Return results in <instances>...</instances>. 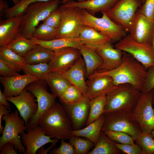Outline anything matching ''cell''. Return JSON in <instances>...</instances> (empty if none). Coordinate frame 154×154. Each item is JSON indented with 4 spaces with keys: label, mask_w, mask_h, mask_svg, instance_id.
<instances>
[{
    "label": "cell",
    "mask_w": 154,
    "mask_h": 154,
    "mask_svg": "<svg viewBox=\"0 0 154 154\" xmlns=\"http://www.w3.org/2000/svg\"><path fill=\"white\" fill-rule=\"evenodd\" d=\"M147 72V70L141 63L129 53L123 51L121 63L118 67L108 72H94L88 78L108 75L112 78L116 86L129 84L142 92Z\"/></svg>",
    "instance_id": "obj_1"
},
{
    "label": "cell",
    "mask_w": 154,
    "mask_h": 154,
    "mask_svg": "<svg viewBox=\"0 0 154 154\" xmlns=\"http://www.w3.org/2000/svg\"><path fill=\"white\" fill-rule=\"evenodd\" d=\"M39 125L46 135L64 140L72 135L70 122L62 105L56 103L45 114Z\"/></svg>",
    "instance_id": "obj_2"
},
{
    "label": "cell",
    "mask_w": 154,
    "mask_h": 154,
    "mask_svg": "<svg viewBox=\"0 0 154 154\" xmlns=\"http://www.w3.org/2000/svg\"><path fill=\"white\" fill-rule=\"evenodd\" d=\"M60 2L59 0H54L37 2L30 5L22 16L19 32L27 38L30 39L33 37L39 23L58 9Z\"/></svg>",
    "instance_id": "obj_3"
},
{
    "label": "cell",
    "mask_w": 154,
    "mask_h": 154,
    "mask_svg": "<svg viewBox=\"0 0 154 154\" xmlns=\"http://www.w3.org/2000/svg\"><path fill=\"white\" fill-rule=\"evenodd\" d=\"M141 92L127 83L120 84L106 94L104 113L123 110H132Z\"/></svg>",
    "instance_id": "obj_4"
},
{
    "label": "cell",
    "mask_w": 154,
    "mask_h": 154,
    "mask_svg": "<svg viewBox=\"0 0 154 154\" xmlns=\"http://www.w3.org/2000/svg\"><path fill=\"white\" fill-rule=\"evenodd\" d=\"M131 111L123 110L104 113L105 119L102 131L125 132L135 140L142 132L139 125L133 118Z\"/></svg>",
    "instance_id": "obj_5"
},
{
    "label": "cell",
    "mask_w": 154,
    "mask_h": 154,
    "mask_svg": "<svg viewBox=\"0 0 154 154\" xmlns=\"http://www.w3.org/2000/svg\"><path fill=\"white\" fill-rule=\"evenodd\" d=\"M46 83L44 80L39 79L28 85L25 89L31 92L36 98L38 110L25 125L27 131L38 125L45 114L56 103L57 97L47 90Z\"/></svg>",
    "instance_id": "obj_6"
},
{
    "label": "cell",
    "mask_w": 154,
    "mask_h": 154,
    "mask_svg": "<svg viewBox=\"0 0 154 154\" xmlns=\"http://www.w3.org/2000/svg\"><path fill=\"white\" fill-rule=\"evenodd\" d=\"M101 17L98 18L81 9L80 17L84 25L91 27L109 38L112 42H117L125 36L126 31L121 26L116 24L107 15L106 12H101Z\"/></svg>",
    "instance_id": "obj_7"
},
{
    "label": "cell",
    "mask_w": 154,
    "mask_h": 154,
    "mask_svg": "<svg viewBox=\"0 0 154 154\" xmlns=\"http://www.w3.org/2000/svg\"><path fill=\"white\" fill-rule=\"evenodd\" d=\"M2 119L5 121V126L0 138V149L6 143L10 142L15 146V150L21 153L25 152L26 149L23 145L20 135L27 131L25 123L17 109L4 116Z\"/></svg>",
    "instance_id": "obj_8"
},
{
    "label": "cell",
    "mask_w": 154,
    "mask_h": 154,
    "mask_svg": "<svg viewBox=\"0 0 154 154\" xmlns=\"http://www.w3.org/2000/svg\"><path fill=\"white\" fill-rule=\"evenodd\" d=\"M153 90L141 92L131 111L132 116L139 125L142 132L149 134L154 129V109L152 106Z\"/></svg>",
    "instance_id": "obj_9"
},
{
    "label": "cell",
    "mask_w": 154,
    "mask_h": 154,
    "mask_svg": "<svg viewBox=\"0 0 154 154\" xmlns=\"http://www.w3.org/2000/svg\"><path fill=\"white\" fill-rule=\"evenodd\" d=\"M115 48L130 54L141 63L147 70L154 66V50L152 45L136 42L129 34L117 42Z\"/></svg>",
    "instance_id": "obj_10"
},
{
    "label": "cell",
    "mask_w": 154,
    "mask_h": 154,
    "mask_svg": "<svg viewBox=\"0 0 154 154\" xmlns=\"http://www.w3.org/2000/svg\"><path fill=\"white\" fill-rule=\"evenodd\" d=\"M59 7L61 12V19L56 38H77L84 25L80 17L81 9L62 4Z\"/></svg>",
    "instance_id": "obj_11"
},
{
    "label": "cell",
    "mask_w": 154,
    "mask_h": 154,
    "mask_svg": "<svg viewBox=\"0 0 154 154\" xmlns=\"http://www.w3.org/2000/svg\"><path fill=\"white\" fill-rule=\"evenodd\" d=\"M142 3L141 0H119L106 13L112 21L121 26L127 32H129L135 14Z\"/></svg>",
    "instance_id": "obj_12"
},
{
    "label": "cell",
    "mask_w": 154,
    "mask_h": 154,
    "mask_svg": "<svg viewBox=\"0 0 154 154\" xmlns=\"http://www.w3.org/2000/svg\"><path fill=\"white\" fill-rule=\"evenodd\" d=\"M90 100L84 95L81 99L75 102L62 104L70 122L72 130L80 129L86 125L90 110Z\"/></svg>",
    "instance_id": "obj_13"
},
{
    "label": "cell",
    "mask_w": 154,
    "mask_h": 154,
    "mask_svg": "<svg viewBox=\"0 0 154 154\" xmlns=\"http://www.w3.org/2000/svg\"><path fill=\"white\" fill-rule=\"evenodd\" d=\"M129 32L136 42L152 45L154 35V20L150 19L137 11Z\"/></svg>",
    "instance_id": "obj_14"
},
{
    "label": "cell",
    "mask_w": 154,
    "mask_h": 154,
    "mask_svg": "<svg viewBox=\"0 0 154 154\" xmlns=\"http://www.w3.org/2000/svg\"><path fill=\"white\" fill-rule=\"evenodd\" d=\"M86 45L94 48L103 60L102 65L94 72H102L112 70L121 64L123 51L114 48L112 43Z\"/></svg>",
    "instance_id": "obj_15"
},
{
    "label": "cell",
    "mask_w": 154,
    "mask_h": 154,
    "mask_svg": "<svg viewBox=\"0 0 154 154\" xmlns=\"http://www.w3.org/2000/svg\"><path fill=\"white\" fill-rule=\"evenodd\" d=\"M79 49L69 47L54 52V56L48 63L51 72H64L70 68L81 57Z\"/></svg>",
    "instance_id": "obj_16"
},
{
    "label": "cell",
    "mask_w": 154,
    "mask_h": 154,
    "mask_svg": "<svg viewBox=\"0 0 154 154\" xmlns=\"http://www.w3.org/2000/svg\"><path fill=\"white\" fill-rule=\"evenodd\" d=\"M35 98L31 92L25 88L17 96L7 98L8 101L16 107L25 125L37 111L38 104L35 102Z\"/></svg>",
    "instance_id": "obj_17"
},
{
    "label": "cell",
    "mask_w": 154,
    "mask_h": 154,
    "mask_svg": "<svg viewBox=\"0 0 154 154\" xmlns=\"http://www.w3.org/2000/svg\"><path fill=\"white\" fill-rule=\"evenodd\" d=\"M44 133L38 125L21 135L23 145L26 147L24 154H36L38 150L44 145L55 141L58 138L51 139Z\"/></svg>",
    "instance_id": "obj_18"
},
{
    "label": "cell",
    "mask_w": 154,
    "mask_h": 154,
    "mask_svg": "<svg viewBox=\"0 0 154 154\" xmlns=\"http://www.w3.org/2000/svg\"><path fill=\"white\" fill-rule=\"evenodd\" d=\"M39 79L36 76L25 74L0 78V82L4 88L3 93L6 98L20 94L25 88L33 82Z\"/></svg>",
    "instance_id": "obj_19"
},
{
    "label": "cell",
    "mask_w": 154,
    "mask_h": 154,
    "mask_svg": "<svg viewBox=\"0 0 154 154\" xmlns=\"http://www.w3.org/2000/svg\"><path fill=\"white\" fill-rule=\"evenodd\" d=\"M86 66L83 58H79L68 69L59 73L65 77L70 84L79 89L86 95L88 86L85 80Z\"/></svg>",
    "instance_id": "obj_20"
},
{
    "label": "cell",
    "mask_w": 154,
    "mask_h": 154,
    "mask_svg": "<svg viewBox=\"0 0 154 154\" xmlns=\"http://www.w3.org/2000/svg\"><path fill=\"white\" fill-rule=\"evenodd\" d=\"M86 81L88 91L86 96L90 100L103 94H106L116 88L112 78L108 75L96 76Z\"/></svg>",
    "instance_id": "obj_21"
},
{
    "label": "cell",
    "mask_w": 154,
    "mask_h": 154,
    "mask_svg": "<svg viewBox=\"0 0 154 154\" xmlns=\"http://www.w3.org/2000/svg\"><path fill=\"white\" fill-rule=\"evenodd\" d=\"M119 0H86L76 2L70 0L62 4L68 6H73L85 9L94 16L96 13L106 12L110 9Z\"/></svg>",
    "instance_id": "obj_22"
},
{
    "label": "cell",
    "mask_w": 154,
    "mask_h": 154,
    "mask_svg": "<svg viewBox=\"0 0 154 154\" xmlns=\"http://www.w3.org/2000/svg\"><path fill=\"white\" fill-rule=\"evenodd\" d=\"M22 16L7 18L0 22V46L7 45L19 32Z\"/></svg>",
    "instance_id": "obj_23"
},
{
    "label": "cell",
    "mask_w": 154,
    "mask_h": 154,
    "mask_svg": "<svg viewBox=\"0 0 154 154\" xmlns=\"http://www.w3.org/2000/svg\"><path fill=\"white\" fill-rule=\"evenodd\" d=\"M79 49L85 65V77L88 78L102 65L103 60L95 50L91 47L82 44Z\"/></svg>",
    "instance_id": "obj_24"
},
{
    "label": "cell",
    "mask_w": 154,
    "mask_h": 154,
    "mask_svg": "<svg viewBox=\"0 0 154 154\" xmlns=\"http://www.w3.org/2000/svg\"><path fill=\"white\" fill-rule=\"evenodd\" d=\"M77 38L82 44L86 45L112 43L111 40L109 38L93 28L85 25L80 29Z\"/></svg>",
    "instance_id": "obj_25"
},
{
    "label": "cell",
    "mask_w": 154,
    "mask_h": 154,
    "mask_svg": "<svg viewBox=\"0 0 154 154\" xmlns=\"http://www.w3.org/2000/svg\"><path fill=\"white\" fill-rule=\"evenodd\" d=\"M30 40L35 44L41 45L54 52L69 47L79 49L82 44L77 38H57L50 40L43 41L33 37Z\"/></svg>",
    "instance_id": "obj_26"
},
{
    "label": "cell",
    "mask_w": 154,
    "mask_h": 154,
    "mask_svg": "<svg viewBox=\"0 0 154 154\" xmlns=\"http://www.w3.org/2000/svg\"><path fill=\"white\" fill-rule=\"evenodd\" d=\"M105 119L104 113L98 119L85 127L77 130H72L71 135L87 138L93 142L95 145L98 141Z\"/></svg>",
    "instance_id": "obj_27"
},
{
    "label": "cell",
    "mask_w": 154,
    "mask_h": 154,
    "mask_svg": "<svg viewBox=\"0 0 154 154\" xmlns=\"http://www.w3.org/2000/svg\"><path fill=\"white\" fill-rule=\"evenodd\" d=\"M54 54V51L37 44L29 51L23 57L27 64L48 63L52 58Z\"/></svg>",
    "instance_id": "obj_28"
},
{
    "label": "cell",
    "mask_w": 154,
    "mask_h": 154,
    "mask_svg": "<svg viewBox=\"0 0 154 154\" xmlns=\"http://www.w3.org/2000/svg\"><path fill=\"white\" fill-rule=\"evenodd\" d=\"M117 142L109 138L102 131L95 147L88 154H120L123 152L116 146Z\"/></svg>",
    "instance_id": "obj_29"
},
{
    "label": "cell",
    "mask_w": 154,
    "mask_h": 154,
    "mask_svg": "<svg viewBox=\"0 0 154 154\" xmlns=\"http://www.w3.org/2000/svg\"><path fill=\"white\" fill-rule=\"evenodd\" d=\"M52 93L59 97L64 90L71 85L68 80L58 72H51L45 80Z\"/></svg>",
    "instance_id": "obj_30"
},
{
    "label": "cell",
    "mask_w": 154,
    "mask_h": 154,
    "mask_svg": "<svg viewBox=\"0 0 154 154\" xmlns=\"http://www.w3.org/2000/svg\"><path fill=\"white\" fill-rule=\"evenodd\" d=\"M0 59L17 72L22 70L27 64L24 57L12 50L7 45L0 46Z\"/></svg>",
    "instance_id": "obj_31"
},
{
    "label": "cell",
    "mask_w": 154,
    "mask_h": 154,
    "mask_svg": "<svg viewBox=\"0 0 154 154\" xmlns=\"http://www.w3.org/2000/svg\"><path fill=\"white\" fill-rule=\"evenodd\" d=\"M37 44L25 37L18 32L12 40L7 45L17 54L24 57L27 52Z\"/></svg>",
    "instance_id": "obj_32"
},
{
    "label": "cell",
    "mask_w": 154,
    "mask_h": 154,
    "mask_svg": "<svg viewBox=\"0 0 154 154\" xmlns=\"http://www.w3.org/2000/svg\"><path fill=\"white\" fill-rule=\"evenodd\" d=\"M106 94H103L90 100V110L86 125L98 119L104 113Z\"/></svg>",
    "instance_id": "obj_33"
},
{
    "label": "cell",
    "mask_w": 154,
    "mask_h": 154,
    "mask_svg": "<svg viewBox=\"0 0 154 154\" xmlns=\"http://www.w3.org/2000/svg\"><path fill=\"white\" fill-rule=\"evenodd\" d=\"M22 70L25 74L34 76L44 80L51 72L48 63L26 64Z\"/></svg>",
    "instance_id": "obj_34"
},
{
    "label": "cell",
    "mask_w": 154,
    "mask_h": 154,
    "mask_svg": "<svg viewBox=\"0 0 154 154\" xmlns=\"http://www.w3.org/2000/svg\"><path fill=\"white\" fill-rule=\"evenodd\" d=\"M54 0H20L17 4L5 11V15L6 18L22 16L28 7L33 3L39 2H48Z\"/></svg>",
    "instance_id": "obj_35"
},
{
    "label": "cell",
    "mask_w": 154,
    "mask_h": 154,
    "mask_svg": "<svg viewBox=\"0 0 154 154\" xmlns=\"http://www.w3.org/2000/svg\"><path fill=\"white\" fill-rule=\"evenodd\" d=\"M69 139L74 148L75 154H87L95 146L93 142L85 138L72 135Z\"/></svg>",
    "instance_id": "obj_36"
},
{
    "label": "cell",
    "mask_w": 154,
    "mask_h": 154,
    "mask_svg": "<svg viewBox=\"0 0 154 154\" xmlns=\"http://www.w3.org/2000/svg\"><path fill=\"white\" fill-rule=\"evenodd\" d=\"M58 28L42 23L35 30L33 37L39 40L48 41L56 38Z\"/></svg>",
    "instance_id": "obj_37"
},
{
    "label": "cell",
    "mask_w": 154,
    "mask_h": 154,
    "mask_svg": "<svg viewBox=\"0 0 154 154\" xmlns=\"http://www.w3.org/2000/svg\"><path fill=\"white\" fill-rule=\"evenodd\" d=\"M84 95L79 89L71 84L64 90L59 98L62 104H70L79 100Z\"/></svg>",
    "instance_id": "obj_38"
},
{
    "label": "cell",
    "mask_w": 154,
    "mask_h": 154,
    "mask_svg": "<svg viewBox=\"0 0 154 154\" xmlns=\"http://www.w3.org/2000/svg\"><path fill=\"white\" fill-rule=\"evenodd\" d=\"M135 141L141 148L142 154L154 153V138L151 134L142 132Z\"/></svg>",
    "instance_id": "obj_39"
},
{
    "label": "cell",
    "mask_w": 154,
    "mask_h": 154,
    "mask_svg": "<svg viewBox=\"0 0 154 154\" xmlns=\"http://www.w3.org/2000/svg\"><path fill=\"white\" fill-rule=\"evenodd\" d=\"M103 131L109 138L117 143L123 144L135 143V140L126 133L109 130Z\"/></svg>",
    "instance_id": "obj_40"
},
{
    "label": "cell",
    "mask_w": 154,
    "mask_h": 154,
    "mask_svg": "<svg viewBox=\"0 0 154 154\" xmlns=\"http://www.w3.org/2000/svg\"><path fill=\"white\" fill-rule=\"evenodd\" d=\"M61 19V12L59 7L51 13L42 21V23L51 27L58 28Z\"/></svg>",
    "instance_id": "obj_41"
},
{
    "label": "cell",
    "mask_w": 154,
    "mask_h": 154,
    "mask_svg": "<svg viewBox=\"0 0 154 154\" xmlns=\"http://www.w3.org/2000/svg\"><path fill=\"white\" fill-rule=\"evenodd\" d=\"M137 11L148 19L154 20V0H145Z\"/></svg>",
    "instance_id": "obj_42"
},
{
    "label": "cell",
    "mask_w": 154,
    "mask_h": 154,
    "mask_svg": "<svg viewBox=\"0 0 154 154\" xmlns=\"http://www.w3.org/2000/svg\"><path fill=\"white\" fill-rule=\"evenodd\" d=\"M50 154H75L74 148L70 142H67L64 140L61 139L60 146L50 151Z\"/></svg>",
    "instance_id": "obj_43"
},
{
    "label": "cell",
    "mask_w": 154,
    "mask_h": 154,
    "mask_svg": "<svg viewBox=\"0 0 154 154\" xmlns=\"http://www.w3.org/2000/svg\"><path fill=\"white\" fill-rule=\"evenodd\" d=\"M117 147L123 153L127 154H142L141 149L136 143L123 144L116 143Z\"/></svg>",
    "instance_id": "obj_44"
},
{
    "label": "cell",
    "mask_w": 154,
    "mask_h": 154,
    "mask_svg": "<svg viewBox=\"0 0 154 154\" xmlns=\"http://www.w3.org/2000/svg\"><path fill=\"white\" fill-rule=\"evenodd\" d=\"M154 89V66L149 68L145 81L143 91L147 92Z\"/></svg>",
    "instance_id": "obj_45"
},
{
    "label": "cell",
    "mask_w": 154,
    "mask_h": 154,
    "mask_svg": "<svg viewBox=\"0 0 154 154\" xmlns=\"http://www.w3.org/2000/svg\"><path fill=\"white\" fill-rule=\"evenodd\" d=\"M0 74L2 76L5 77L12 76L19 74L15 70L0 59Z\"/></svg>",
    "instance_id": "obj_46"
},
{
    "label": "cell",
    "mask_w": 154,
    "mask_h": 154,
    "mask_svg": "<svg viewBox=\"0 0 154 154\" xmlns=\"http://www.w3.org/2000/svg\"><path fill=\"white\" fill-rule=\"evenodd\" d=\"M0 154H17L14 145L10 142L5 143L0 149Z\"/></svg>",
    "instance_id": "obj_47"
},
{
    "label": "cell",
    "mask_w": 154,
    "mask_h": 154,
    "mask_svg": "<svg viewBox=\"0 0 154 154\" xmlns=\"http://www.w3.org/2000/svg\"><path fill=\"white\" fill-rule=\"evenodd\" d=\"M11 112L10 110L7 109L2 104H0V134H2L4 130V127L2 125V117L5 115Z\"/></svg>",
    "instance_id": "obj_48"
},
{
    "label": "cell",
    "mask_w": 154,
    "mask_h": 154,
    "mask_svg": "<svg viewBox=\"0 0 154 154\" xmlns=\"http://www.w3.org/2000/svg\"><path fill=\"white\" fill-rule=\"evenodd\" d=\"M58 138L55 141L51 143V144L49 147L46 149H44L43 146L40 148L37 151L39 154H46L50 151L52 148L54 147L56 145V143L59 140Z\"/></svg>",
    "instance_id": "obj_49"
},
{
    "label": "cell",
    "mask_w": 154,
    "mask_h": 154,
    "mask_svg": "<svg viewBox=\"0 0 154 154\" xmlns=\"http://www.w3.org/2000/svg\"><path fill=\"white\" fill-rule=\"evenodd\" d=\"M0 104L6 107L7 109L10 110V105L1 89H0Z\"/></svg>",
    "instance_id": "obj_50"
},
{
    "label": "cell",
    "mask_w": 154,
    "mask_h": 154,
    "mask_svg": "<svg viewBox=\"0 0 154 154\" xmlns=\"http://www.w3.org/2000/svg\"><path fill=\"white\" fill-rule=\"evenodd\" d=\"M9 8L7 2L5 0H0V17L5 15V11Z\"/></svg>",
    "instance_id": "obj_51"
},
{
    "label": "cell",
    "mask_w": 154,
    "mask_h": 154,
    "mask_svg": "<svg viewBox=\"0 0 154 154\" xmlns=\"http://www.w3.org/2000/svg\"><path fill=\"white\" fill-rule=\"evenodd\" d=\"M70 0H62L61 2V4H62L66 2H67L68 1H70ZM85 0H77L78 1V2H81V1H85Z\"/></svg>",
    "instance_id": "obj_52"
},
{
    "label": "cell",
    "mask_w": 154,
    "mask_h": 154,
    "mask_svg": "<svg viewBox=\"0 0 154 154\" xmlns=\"http://www.w3.org/2000/svg\"><path fill=\"white\" fill-rule=\"evenodd\" d=\"M12 1L14 4L15 5L18 3L19 2L20 0H12Z\"/></svg>",
    "instance_id": "obj_53"
},
{
    "label": "cell",
    "mask_w": 154,
    "mask_h": 154,
    "mask_svg": "<svg viewBox=\"0 0 154 154\" xmlns=\"http://www.w3.org/2000/svg\"><path fill=\"white\" fill-rule=\"evenodd\" d=\"M150 134L152 137L154 138V129L152 131Z\"/></svg>",
    "instance_id": "obj_54"
},
{
    "label": "cell",
    "mask_w": 154,
    "mask_h": 154,
    "mask_svg": "<svg viewBox=\"0 0 154 154\" xmlns=\"http://www.w3.org/2000/svg\"><path fill=\"white\" fill-rule=\"evenodd\" d=\"M152 45L153 48V50H154V36H153V40L152 43Z\"/></svg>",
    "instance_id": "obj_55"
},
{
    "label": "cell",
    "mask_w": 154,
    "mask_h": 154,
    "mask_svg": "<svg viewBox=\"0 0 154 154\" xmlns=\"http://www.w3.org/2000/svg\"><path fill=\"white\" fill-rule=\"evenodd\" d=\"M153 104H154V89L153 90V97L152 101Z\"/></svg>",
    "instance_id": "obj_56"
},
{
    "label": "cell",
    "mask_w": 154,
    "mask_h": 154,
    "mask_svg": "<svg viewBox=\"0 0 154 154\" xmlns=\"http://www.w3.org/2000/svg\"><path fill=\"white\" fill-rule=\"evenodd\" d=\"M142 1V2H143V3H144V2H145V0H141Z\"/></svg>",
    "instance_id": "obj_57"
},
{
    "label": "cell",
    "mask_w": 154,
    "mask_h": 154,
    "mask_svg": "<svg viewBox=\"0 0 154 154\" xmlns=\"http://www.w3.org/2000/svg\"></svg>",
    "instance_id": "obj_58"
}]
</instances>
